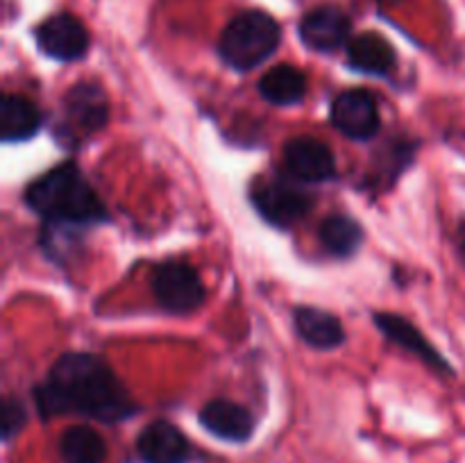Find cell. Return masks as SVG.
<instances>
[{
	"mask_svg": "<svg viewBox=\"0 0 465 463\" xmlns=\"http://www.w3.org/2000/svg\"><path fill=\"white\" fill-rule=\"evenodd\" d=\"M35 404L44 418L73 413L100 422H121L139 411L112 366L89 352L59 357L35 389Z\"/></svg>",
	"mask_w": 465,
	"mask_h": 463,
	"instance_id": "1",
	"label": "cell"
},
{
	"mask_svg": "<svg viewBox=\"0 0 465 463\" xmlns=\"http://www.w3.org/2000/svg\"><path fill=\"white\" fill-rule=\"evenodd\" d=\"M321 243L334 257H352L363 241V230L354 218L334 213L321 222Z\"/></svg>",
	"mask_w": 465,
	"mask_h": 463,
	"instance_id": "19",
	"label": "cell"
},
{
	"mask_svg": "<svg viewBox=\"0 0 465 463\" xmlns=\"http://www.w3.org/2000/svg\"><path fill=\"white\" fill-rule=\"evenodd\" d=\"M286 171L300 182H327L336 175V159L330 145L313 136H298L284 145Z\"/></svg>",
	"mask_w": 465,
	"mask_h": 463,
	"instance_id": "9",
	"label": "cell"
},
{
	"mask_svg": "<svg viewBox=\"0 0 465 463\" xmlns=\"http://www.w3.org/2000/svg\"><path fill=\"white\" fill-rule=\"evenodd\" d=\"M350 32H352V23H350L348 14L334 5L312 9L300 21V39L318 53H331V50H339L341 45L350 44Z\"/></svg>",
	"mask_w": 465,
	"mask_h": 463,
	"instance_id": "10",
	"label": "cell"
},
{
	"mask_svg": "<svg viewBox=\"0 0 465 463\" xmlns=\"http://www.w3.org/2000/svg\"><path fill=\"white\" fill-rule=\"evenodd\" d=\"M41 127V112L36 104L18 94H7L0 100V139L5 143L30 141Z\"/></svg>",
	"mask_w": 465,
	"mask_h": 463,
	"instance_id": "15",
	"label": "cell"
},
{
	"mask_svg": "<svg viewBox=\"0 0 465 463\" xmlns=\"http://www.w3.org/2000/svg\"><path fill=\"white\" fill-rule=\"evenodd\" d=\"M41 53L57 62H77L89 50V32L73 14H54L35 30Z\"/></svg>",
	"mask_w": 465,
	"mask_h": 463,
	"instance_id": "8",
	"label": "cell"
},
{
	"mask_svg": "<svg viewBox=\"0 0 465 463\" xmlns=\"http://www.w3.org/2000/svg\"><path fill=\"white\" fill-rule=\"evenodd\" d=\"M331 123L352 141H368L380 132V109L366 89H348L331 103Z\"/></svg>",
	"mask_w": 465,
	"mask_h": 463,
	"instance_id": "7",
	"label": "cell"
},
{
	"mask_svg": "<svg viewBox=\"0 0 465 463\" xmlns=\"http://www.w3.org/2000/svg\"><path fill=\"white\" fill-rule=\"evenodd\" d=\"M150 286L159 307L173 316L193 313L207 298L200 275L184 261L159 263L150 277Z\"/></svg>",
	"mask_w": 465,
	"mask_h": 463,
	"instance_id": "4",
	"label": "cell"
},
{
	"mask_svg": "<svg viewBox=\"0 0 465 463\" xmlns=\"http://www.w3.org/2000/svg\"><path fill=\"white\" fill-rule=\"evenodd\" d=\"M109 118V104L103 89L95 84H77L64 98V127L59 136L68 141L95 134Z\"/></svg>",
	"mask_w": 465,
	"mask_h": 463,
	"instance_id": "5",
	"label": "cell"
},
{
	"mask_svg": "<svg viewBox=\"0 0 465 463\" xmlns=\"http://www.w3.org/2000/svg\"><path fill=\"white\" fill-rule=\"evenodd\" d=\"M27 422V411L18 399L7 398L3 402V438L9 440L14 434L23 429Z\"/></svg>",
	"mask_w": 465,
	"mask_h": 463,
	"instance_id": "20",
	"label": "cell"
},
{
	"mask_svg": "<svg viewBox=\"0 0 465 463\" xmlns=\"http://www.w3.org/2000/svg\"><path fill=\"white\" fill-rule=\"evenodd\" d=\"M259 94L275 107H291V104L302 103L307 95V77L300 68L280 64L263 73V77L259 80Z\"/></svg>",
	"mask_w": 465,
	"mask_h": 463,
	"instance_id": "17",
	"label": "cell"
},
{
	"mask_svg": "<svg viewBox=\"0 0 465 463\" xmlns=\"http://www.w3.org/2000/svg\"><path fill=\"white\" fill-rule=\"evenodd\" d=\"M143 463H186L191 445L186 436L168 420H153L136 440Z\"/></svg>",
	"mask_w": 465,
	"mask_h": 463,
	"instance_id": "11",
	"label": "cell"
},
{
	"mask_svg": "<svg viewBox=\"0 0 465 463\" xmlns=\"http://www.w3.org/2000/svg\"><path fill=\"white\" fill-rule=\"evenodd\" d=\"M280 41V23L262 9H250L227 23L218 39V54L236 71H252L275 54Z\"/></svg>",
	"mask_w": 465,
	"mask_h": 463,
	"instance_id": "3",
	"label": "cell"
},
{
	"mask_svg": "<svg viewBox=\"0 0 465 463\" xmlns=\"http://www.w3.org/2000/svg\"><path fill=\"white\" fill-rule=\"evenodd\" d=\"M295 331L307 345L316 350H334L343 345V325L330 311L316 307H298L293 311Z\"/></svg>",
	"mask_w": 465,
	"mask_h": 463,
	"instance_id": "14",
	"label": "cell"
},
{
	"mask_svg": "<svg viewBox=\"0 0 465 463\" xmlns=\"http://www.w3.org/2000/svg\"><path fill=\"white\" fill-rule=\"evenodd\" d=\"M25 204L48 225L73 230L109 218L107 207L75 162L62 163L32 182L25 191Z\"/></svg>",
	"mask_w": 465,
	"mask_h": 463,
	"instance_id": "2",
	"label": "cell"
},
{
	"mask_svg": "<svg viewBox=\"0 0 465 463\" xmlns=\"http://www.w3.org/2000/svg\"><path fill=\"white\" fill-rule=\"evenodd\" d=\"M375 325L381 334L389 336L395 345H400L402 350L411 352L413 357L422 359V361L430 363L431 368L452 372V368H450V363L445 361L443 354H440L439 350L427 340V336L404 316H398V313H386V311L375 313Z\"/></svg>",
	"mask_w": 465,
	"mask_h": 463,
	"instance_id": "12",
	"label": "cell"
},
{
	"mask_svg": "<svg viewBox=\"0 0 465 463\" xmlns=\"http://www.w3.org/2000/svg\"><path fill=\"white\" fill-rule=\"evenodd\" d=\"M200 422L209 434L230 443H245L254 431V418L232 399H212L200 411Z\"/></svg>",
	"mask_w": 465,
	"mask_h": 463,
	"instance_id": "13",
	"label": "cell"
},
{
	"mask_svg": "<svg viewBox=\"0 0 465 463\" xmlns=\"http://www.w3.org/2000/svg\"><path fill=\"white\" fill-rule=\"evenodd\" d=\"M350 68L368 75H384L395 66V50L377 32H363L348 44Z\"/></svg>",
	"mask_w": 465,
	"mask_h": 463,
	"instance_id": "16",
	"label": "cell"
},
{
	"mask_svg": "<svg viewBox=\"0 0 465 463\" xmlns=\"http://www.w3.org/2000/svg\"><path fill=\"white\" fill-rule=\"evenodd\" d=\"M59 454L64 463H103L107 457L104 438L86 425L71 427L59 438Z\"/></svg>",
	"mask_w": 465,
	"mask_h": 463,
	"instance_id": "18",
	"label": "cell"
},
{
	"mask_svg": "<svg viewBox=\"0 0 465 463\" xmlns=\"http://www.w3.org/2000/svg\"><path fill=\"white\" fill-rule=\"evenodd\" d=\"M252 204L268 222L280 230L295 225L312 209L313 200L307 191L286 180L263 182L252 191Z\"/></svg>",
	"mask_w": 465,
	"mask_h": 463,
	"instance_id": "6",
	"label": "cell"
}]
</instances>
